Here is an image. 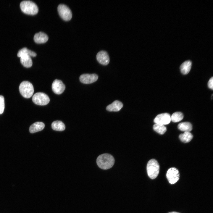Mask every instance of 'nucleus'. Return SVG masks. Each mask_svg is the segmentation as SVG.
<instances>
[{"label":"nucleus","mask_w":213,"mask_h":213,"mask_svg":"<svg viewBox=\"0 0 213 213\" xmlns=\"http://www.w3.org/2000/svg\"><path fill=\"white\" fill-rule=\"evenodd\" d=\"M45 125L42 122H36L32 124L29 128V131L31 133H34L40 131L44 128Z\"/></svg>","instance_id":"4468645a"},{"label":"nucleus","mask_w":213,"mask_h":213,"mask_svg":"<svg viewBox=\"0 0 213 213\" xmlns=\"http://www.w3.org/2000/svg\"><path fill=\"white\" fill-rule=\"evenodd\" d=\"M28 55L30 57H35L36 56V54L33 51L27 49L23 48L19 51L17 54V56L20 57L22 55Z\"/></svg>","instance_id":"aec40b11"},{"label":"nucleus","mask_w":213,"mask_h":213,"mask_svg":"<svg viewBox=\"0 0 213 213\" xmlns=\"http://www.w3.org/2000/svg\"><path fill=\"white\" fill-rule=\"evenodd\" d=\"M52 129L55 130L62 131L65 129V126L64 123L60 121H54L51 124Z\"/></svg>","instance_id":"a211bd4d"},{"label":"nucleus","mask_w":213,"mask_h":213,"mask_svg":"<svg viewBox=\"0 0 213 213\" xmlns=\"http://www.w3.org/2000/svg\"><path fill=\"white\" fill-rule=\"evenodd\" d=\"M122 103L120 101L116 100L106 107L107 110L110 112H118L122 107Z\"/></svg>","instance_id":"ddd939ff"},{"label":"nucleus","mask_w":213,"mask_h":213,"mask_svg":"<svg viewBox=\"0 0 213 213\" xmlns=\"http://www.w3.org/2000/svg\"><path fill=\"white\" fill-rule=\"evenodd\" d=\"M192 65V63L190 60L184 62L181 65L180 68L181 73L183 75L188 74L190 72Z\"/></svg>","instance_id":"dca6fc26"},{"label":"nucleus","mask_w":213,"mask_h":213,"mask_svg":"<svg viewBox=\"0 0 213 213\" xmlns=\"http://www.w3.org/2000/svg\"><path fill=\"white\" fill-rule=\"evenodd\" d=\"M193 137L192 134L189 132H185L179 135V138L180 141L185 143L190 141Z\"/></svg>","instance_id":"6ab92c4d"},{"label":"nucleus","mask_w":213,"mask_h":213,"mask_svg":"<svg viewBox=\"0 0 213 213\" xmlns=\"http://www.w3.org/2000/svg\"><path fill=\"white\" fill-rule=\"evenodd\" d=\"M5 107L4 99V96L0 95V114H2Z\"/></svg>","instance_id":"5701e85b"},{"label":"nucleus","mask_w":213,"mask_h":213,"mask_svg":"<svg viewBox=\"0 0 213 213\" xmlns=\"http://www.w3.org/2000/svg\"><path fill=\"white\" fill-rule=\"evenodd\" d=\"M146 169L149 177L151 179H154L157 177L159 172V164L156 160L152 159L148 162Z\"/></svg>","instance_id":"7ed1b4c3"},{"label":"nucleus","mask_w":213,"mask_h":213,"mask_svg":"<svg viewBox=\"0 0 213 213\" xmlns=\"http://www.w3.org/2000/svg\"><path fill=\"white\" fill-rule=\"evenodd\" d=\"M98 61L101 64L106 65L109 62V58L108 53L104 51H101L99 52L96 56Z\"/></svg>","instance_id":"9b49d317"},{"label":"nucleus","mask_w":213,"mask_h":213,"mask_svg":"<svg viewBox=\"0 0 213 213\" xmlns=\"http://www.w3.org/2000/svg\"><path fill=\"white\" fill-rule=\"evenodd\" d=\"M98 78V76L95 74H85L80 76L79 79L80 81L83 83L89 84L96 81Z\"/></svg>","instance_id":"1a4fd4ad"},{"label":"nucleus","mask_w":213,"mask_h":213,"mask_svg":"<svg viewBox=\"0 0 213 213\" xmlns=\"http://www.w3.org/2000/svg\"><path fill=\"white\" fill-rule=\"evenodd\" d=\"M49 39L48 36L45 33L40 32L36 33L34 36V40L37 43H43L46 42Z\"/></svg>","instance_id":"f8f14e48"},{"label":"nucleus","mask_w":213,"mask_h":213,"mask_svg":"<svg viewBox=\"0 0 213 213\" xmlns=\"http://www.w3.org/2000/svg\"><path fill=\"white\" fill-rule=\"evenodd\" d=\"M59 14L61 17L65 21H69L72 17V14L70 9L66 5L59 4L57 7Z\"/></svg>","instance_id":"423d86ee"},{"label":"nucleus","mask_w":213,"mask_h":213,"mask_svg":"<svg viewBox=\"0 0 213 213\" xmlns=\"http://www.w3.org/2000/svg\"><path fill=\"white\" fill-rule=\"evenodd\" d=\"M153 128L155 131L161 135L164 134L167 130L166 127L164 125L157 123L154 125Z\"/></svg>","instance_id":"412c9836"},{"label":"nucleus","mask_w":213,"mask_h":213,"mask_svg":"<svg viewBox=\"0 0 213 213\" xmlns=\"http://www.w3.org/2000/svg\"><path fill=\"white\" fill-rule=\"evenodd\" d=\"M168 213H180L175 212H170Z\"/></svg>","instance_id":"393cba45"},{"label":"nucleus","mask_w":213,"mask_h":213,"mask_svg":"<svg viewBox=\"0 0 213 213\" xmlns=\"http://www.w3.org/2000/svg\"><path fill=\"white\" fill-rule=\"evenodd\" d=\"M183 114L180 112H176L171 116V120L174 122H176L181 120L183 118Z\"/></svg>","instance_id":"4be33fe9"},{"label":"nucleus","mask_w":213,"mask_h":213,"mask_svg":"<svg viewBox=\"0 0 213 213\" xmlns=\"http://www.w3.org/2000/svg\"><path fill=\"white\" fill-rule=\"evenodd\" d=\"M32 101L37 105L43 106L49 103L50 99L46 94L42 92H37L33 95Z\"/></svg>","instance_id":"39448f33"},{"label":"nucleus","mask_w":213,"mask_h":213,"mask_svg":"<svg viewBox=\"0 0 213 213\" xmlns=\"http://www.w3.org/2000/svg\"><path fill=\"white\" fill-rule=\"evenodd\" d=\"M166 177L170 183L174 184L179 179L180 174L178 170L175 167H172L167 170Z\"/></svg>","instance_id":"0eeeda50"},{"label":"nucleus","mask_w":213,"mask_h":213,"mask_svg":"<svg viewBox=\"0 0 213 213\" xmlns=\"http://www.w3.org/2000/svg\"><path fill=\"white\" fill-rule=\"evenodd\" d=\"M208 87L210 88V89H211L212 90H213V77H211L210 79L209 80L208 83Z\"/></svg>","instance_id":"b1692460"},{"label":"nucleus","mask_w":213,"mask_h":213,"mask_svg":"<svg viewBox=\"0 0 213 213\" xmlns=\"http://www.w3.org/2000/svg\"><path fill=\"white\" fill-rule=\"evenodd\" d=\"M178 128L182 131L190 132L192 129V125L189 122H184L179 123L178 125Z\"/></svg>","instance_id":"f3484780"},{"label":"nucleus","mask_w":213,"mask_h":213,"mask_svg":"<svg viewBox=\"0 0 213 213\" xmlns=\"http://www.w3.org/2000/svg\"><path fill=\"white\" fill-rule=\"evenodd\" d=\"M171 121L170 114L166 113L158 114L154 120L155 123L163 125L169 124Z\"/></svg>","instance_id":"6e6552de"},{"label":"nucleus","mask_w":213,"mask_h":213,"mask_svg":"<svg viewBox=\"0 0 213 213\" xmlns=\"http://www.w3.org/2000/svg\"><path fill=\"white\" fill-rule=\"evenodd\" d=\"M19 90L22 96L26 98L31 97L34 92L33 85L28 81H23L21 83L19 86Z\"/></svg>","instance_id":"20e7f679"},{"label":"nucleus","mask_w":213,"mask_h":213,"mask_svg":"<svg viewBox=\"0 0 213 213\" xmlns=\"http://www.w3.org/2000/svg\"><path fill=\"white\" fill-rule=\"evenodd\" d=\"M20 61L21 64L27 68L31 67L33 64L31 57L28 55H22L20 57Z\"/></svg>","instance_id":"2eb2a0df"},{"label":"nucleus","mask_w":213,"mask_h":213,"mask_svg":"<svg viewBox=\"0 0 213 213\" xmlns=\"http://www.w3.org/2000/svg\"><path fill=\"white\" fill-rule=\"evenodd\" d=\"M52 88L53 91L55 93L60 94L64 91L65 87L62 81L56 79L52 83Z\"/></svg>","instance_id":"9d476101"},{"label":"nucleus","mask_w":213,"mask_h":213,"mask_svg":"<svg viewBox=\"0 0 213 213\" xmlns=\"http://www.w3.org/2000/svg\"><path fill=\"white\" fill-rule=\"evenodd\" d=\"M98 166L101 169L107 170L111 168L114 163V159L111 155L104 154L98 156L96 159Z\"/></svg>","instance_id":"f257e3e1"},{"label":"nucleus","mask_w":213,"mask_h":213,"mask_svg":"<svg viewBox=\"0 0 213 213\" xmlns=\"http://www.w3.org/2000/svg\"><path fill=\"white\" fill-rule=\"evenodd\" d=\"M21 10L24 13L30 15H34L38 12V9L37 5L30 1H23L20 4Z\"/></svg>","instance_id":"f03ea898"}]
</instances>
